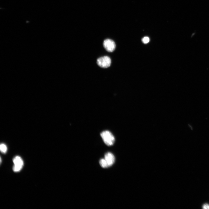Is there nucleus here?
I'll return each instance as SVG.
<instances>
[{
  "label": "nucleus",
  "instance_id": "6",
  "mask_svg": "<svg viewBox=\"0 0 209 209\" xmlns=\"http://www.w3.org/2000/svg\"><path fill=\"white\" fill-rule=\"evenodd\" d=\"M99 163L100 166L104 168H107L109 166L105 158H102L100 159Z\"/></svg>",
  "mask_w": 209,
  "mask_h": 209
},
{
  "label": "nucleus",
  "instance_id": "5",
  "mask_svg": "<svg viewBox=\"0 0 209 209\" xmlns=\"http://www.w3.org/2000/svg\"><path fill=\"white\" fill-rule=\"evenodd\" d=\"M104 158L109 167L111 166L114 163L115 161V158L113 155L109 152L106 153L105 154Z\"/></svg>",
  "mask_w": 209,
  "mask_h": 209
},
{
  "label": "nucleus",
  "instance_id": "8",
  "mask_svg": "<svg viewBox=\"0 0 209 209\" xmlns=\"http://www.w3.org/2000/svg\"><path fill=\"white\" fill-rule=\"evenodd\" d=\"M149 41V39L147 37H144L142 39V41L143 43L145 44L148 43Z\"/></svg>",
  "mask_w": 209,
  "mask_h": 209
},
{
  "label": "nucleus",
  "instance_id": "1",
  "mask_svg": "<svg viewBox=\"0 0 209 209\" xmlns=\"http://www.w3.org/2000/svg\"><path fill=\"white\" fill-rule=\"evenodd\" d=\"M100 136L104 143L108 146L113 145L115 142V138L109 131H105L100 134Z\"/></svg>",
  "mask_w": 209,
  "mask_h": 209
},
{
  "label": "nucleus",
  "instance_id": "7",
  "mask_svg": "<svg viewBox=\"0 0 209 209\" xmlns=\"http://www.w3.org/2000/svg\"><path fill=\"white\" fill-rule=\"evenodd\" d=\"M0 149L2 153H6L7 150V146L4 144H1L0 145Z\"/></svg>",
  "mask_w": 209,
  "mask_h": 209
},
{
  "label": "nucleus",
  "instance_id": "9",
  "mask_svg": "<svg viewBox=\"0 0 209 209\" xmlns=\"http://www.w3.org/2000/svg\"><path fill=\"white\" fill-rule=\"evenodd\" d=\"M202 208L204 209H209V204L207 203L204 204L203 205Z\"/></svg>",
  "mask_w": 209,
  "mask_h": 209
},
{
  "label": "nucleus",
  "instance_id": "4",
  "mask_svg": "<svg viewBox=\"0 0 209 209\" xmlns=\"http://www.w3.org/2000/svg\"><path fill=\"white\" fill-rule=\"evenodd\" d=\"M103 45L106 51L109 52L113 51L116 48V44L114 42L110 39L105 40L103 42Z\"/></svg>",
  "mask_w": 209,
  "mask_h": 209
},
{
  "label": "nucleus",
  "instance_id": "2",
  "mask_svg": "<svg viewBox=\"0 0 209 209\" xmlns=\"http://www.w3.org/2000/svg\"><path fill=\"white\" fill-rule=\"evenodd\" d=\"M111 60L110 57L107 56H104L98 58L97 61L98 65L100 67L107 68L109 67L111 65Z\"/></svg>",
  "mask_w": 209,
  "mask_h": 209
},
{
  "label": "nucleus",
  "instance_id": "3",
  "mask_svg": "<svg viewBox=\"0 0 209 209\" xmlns=\"http://www.w3.org/2000/svg\"><path fill=\"white\" fill-rule=\"evenodd\" d=\"M14 164L13 170L15 172L19 171L22 169L23 165L24 162L21 157L17 156L15 157L13 160Z\"/></svg>",
  "mask_w": 209,
  "mask_h": 209
}]
</instances>
